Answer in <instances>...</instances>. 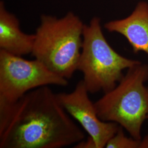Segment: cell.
I'll return each mask as SVG.
<instances>
[{"label":"cell","mask_w":148,"mask_h":148,"mask_svg":"<svg viewBox=\"0 0 148 148\" xmlns=\"http://www.w3.org/2000/svg\"><path fill=\"white\" fill-rule=\"evenodd\" d=\"M122 128H123L120 126L116 133L108 140L105 148H140L141 140L135 139L132 137H127L125 135Z\"/></svg>","instance_id":"cell-9"},{"label":"cell","mask_w":148,"mask_h":148,"mask_svg":"<svg viewBox=\"0 0 148 148\" xmlns=\"http://www.w3.org/2000/svg\"><path fill=\"white\" fill-rule=\"evenodd\" d=\"M140 62L123 57L111 47L102 32L100 18L93 17L85 24L77 70L83 74L90 93L110 91L123 77L124 70Z\"/></svg>","instance_id":"cell-4"},{"label":"cell","mask_w":148,"mask_h":148,"mask_svg":"<svg viewBox=\"0 0 148 148\" xmlns=\"http://www.w3.org/2000/svg\"><path fill=\"white\" fill-rule=\"evenodd\" d=\"M84 25L73 12L60 18L43 14L35 34L32 56L54 73L71 79L77 70Z\"/></svg>","instance_id":"cell-2"},{"label":"cell","mask_w":148,"mask_h":148,"mask_svg":"<svg viewBox=\"0 0 148 148\" xmlns=\"http://www.w3.org/2000/svg\"><path fill=\"white\" fill-rule=\"evenodd\" d=\"M148 65L140 62L127 69L116 87L95 103L99 119L116 123L142 140V127L148 120Z\"/></svg>","instance_id":"cell-3"},{"label":"cell","mask_w":148,"mask_h":148,"mask_svg":"<svg viewBox=\"0 0 148 148\" xmlns=\"http://www.w3.org/2000/svg\"><path fill=\"white\" fill-rule=\"evenodd\" d=\"M108 32H117L126 37L135 53L143 51L148 57V4L139 2L127 18L109 21L104 25Z\"/></svg>","instance_id":"cell-7"},{"label":"cell","mask_w":148,"mask_h":148,"mask_svg":"<svg viewBox=\"0 0 148 148\" xmlns=\"http://www.w3.org/2000/svg\"><path fill=\"white\" fill-rule=\"evenodd\" d=\"M74 148H97L95 142L93 138L88 136L86 139L85 138L79 142L75 144Z\"/></svg>","instance_id":"cell-10"},{"label":"cell","mask_w":148,"mask_h":148,"mask_svg":"<svg viewBox=\"0 0 148 148\" xmlns=\"http://www.w3.org/2000/svg\"><path fill=\"white\" fill-rule=\"evenodd\" d=\"M140 148H148V135L144 138L143 140H141Z\"/></svg>","instance_id":"cell-11"},{"label":"cell","mask_w":148,"mask_h":148,"mask_svg":"<svg viewBox=\"0 0 148 148\" xmlns=\"http://www.w3.org/2000/svg\"><path fill=\"white\" fill-rule=\"evenodd\" d=\"M88 93L82 79L77 82L72 92L56 93V96L65 110L93 138L97 148H105L120 125L113 122L103 121L99 119L95 103L90 99Z\"/></svg>","instance_id":"cell-6"},{"label":"cell","mask_w":148,"mask_h":148,"mask_svg":"<svg viewBox=\"0 0 148 148\" xmlns=\"http://www.w3.org/2000/svg\"><path fill=\"white\" fill-rule=\"evenodd\" d=\"M35 40V34L21 31L20 23L15 15L5 9L0 2V50L18 56L32 54Z\"/></svg>","instance_id":"cell-8"},{"label":"cell","mask_w":148,"mask_h":148,"mask_svg":"<svg viewBox=\"0 0 148 148\" xmlns=\"http://www.w3.org/2000/svg\"><path fill=\"white\" fill-rule=\"evenodd\" d=\"M68 84L36 59L27 60L0 50V101L11 103L38 87Z\"/></svg>","instance_id":"cell-5"},{"label":"cell","mask_w":148,"mask_h":148,"mask_svg":"<svg viewBox=\"0 0 148 148\" xmlns=\"http://www.w3.org/2000/svg\"><path fill=\"white\" fill-rule=\"evenodd\" d=\"M85 137L48 86L0 101V148H64Z\"/></svg>","instance_id":"cell-1"}]
</instances>
